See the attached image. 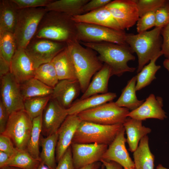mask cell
<instances>
[{
  "label": "cell",
  "mask_w": 169,
  "mask_h": 169,
  "mask_svg": "<svg viewBox=\"0 0 169 169\" xmlns=\"http://www.w3.org/2000/svg\"><path fill=\"white\" fill-rule=\"evenodd\" d=\"M79 42L83 46L92 49L99 54L98 58L100 60L110 67L111 76H120L125 72H133L136 70V68L128 65L129 61L136 59L128 44L121 45L106 42Z\"/></svg>",
  "instance_id": "1"
},
{
  "label": "cell",
  "mask_w": 169,
  "mask_h": 169,
  "mask_svg": "<svg viewBox=\"0 0 169 169\" xmlns=\"http://www.w3.org/2000/svg\"><path fill=\"white\" fill-rule=\"evenodd\" d=\"M75 22L72 17L54 11H48L42 19L34 38L67 43L76 38Z\"/></svg>",
  "instance_id": "2"
},
{
  "label": "cell",
  "mask_w": 169,
  "mask_h": 169,
  "mask_svg": "<svg viewBox=\"0 0 169 169\" xmlns=\"http://www.w3.org/2000/svg\"><path fill=\"white\" fill-rule=\"evenodd\" d=\"M75 69L76 78L84 93L92 77L102 67L103 64L94 50L82 45L75 38L66 43Z\"/></svg>",
  "instance_id": "3"
},
{
  "label": "cell",
  "mask_w": 169,
  "mask_h": 169,
  "mask_svg": "<svg viewBox=\"0 0 169 169\" xmlns=\"http://www.w3.org/2000/svg\"><path fill=\"white\" fill-rule=\"evenodd\" d=\"M162 28L155 27L150 31L137 34H126V43L138 57L137 73L153 59L163 55L161 51Z\"/></svg>",
  "instance_id": "4"
},
{
  "label": "cell",
  "mask_w": 169,
  "mask_h": 169,
  "mask_svg": "<svg viewBox=\"0 0 169 169\" xmlns=\"http://www.w3.org/2000/svg\"><path fill=\"white\" fill-rule=\"evenodd\" d=\"M123 127V124L105 125L81 121L72 143H96L109 146Z\"/></svg>",
  "instance_id": "5"
},
{
  "label": "cell",
  "mask_w": 169,
  "mask_h": 169,
  "mask_svg": "<svg viewBox=\"0 0 169 169\" xmlns=\"http://www.w3.org/2000/svg\"><path fill=\"white\" fill-rule=\"evenodd\" d=\"M48 11L44 7L18 10L14 33L17 48L24 49L34 37L43 17Z\"/></svg>",
  "instance_id": "6"
},
{
  "label": "cell",
  "mask_w": 169,
  "mask_h": 169,
  "mask_svg": "<svg viewBox=\"0 0 169 169\" xmlns=\"http://www.w3.org/2000/svg\"><path fill=\"white\" fill-rule=\"evenodd\" d=\"M75 26L76 38L79 42L88 43L106 42L127 44L125 42L127 33L124 30L82 23H76Z\"/></svg>",
  "instance_id": "7"
},
{
  "label": "cell",
  "mask_w": 169,
  "mask_h": 169,
  "mask_svg": "<svg viewBox=\"0 0 169 169\" xmlns=\"http://www.w3.org/2000/svg\"><path fill=\"white\" fill-rule=\"evenodd\" d=\"M129 112L128 109L120 107L111 101L84 111L77 115L81 121L113 125L123 124Z\"/></svg>",
  "instance_id": "8"
},
{
  "label": "cell",
  "mask_w": 169,
  "mask_h": 169,
  "mask_svg": "<svg viewBox=\"0 0 169 169\" xmlns=\"http://www.w3.org/2000/svg\"><path fill=\"white\" fill-rule=\"evenodd\" d=\"M32 126L33 120L24 110L15 112L9 115L3 134L10 138L16 148L26 149Z\"/></svg>",
  "instance_id": "9"
},
{
  "label": "cell",
  "mask_w": 169,
  "mask_h": 169,
  "mask_svg": "<svg viewBox=\"0 0 169 169\" xmlns=\"http://www.w3.org/2000/svg\"><path fill=\"white\" fill-rule=\"evenodd\" d=\"M67 46L66 43L33 37L24 50L36 69L42 64L52 61Z\"/></svg>",
  "instance_id": "10"
},
{
  "label": "cell",
  "mask_w": 169,
  "mask_h": 169,
  "mask_svg": "<svg viewBox=\"0 0 169 169\" xmlns=\"http://www.w3.org/2000/svg\"><path fill=\"white\" fill-rule=\"evenodd\" d=\"M0 101L9 114L24 110L20 84L9 73L0 78Z\"/></svg>",
  "instance_id": "11"
},
{
  "label": "cell",
  "mask_w": 169,
  "mask_h": 169,
  "mask_svg": "<svg viewBox=\"0 0 169 169\" xmlns=\"http://www.w3.org/2000/svg\"><path fill=\"white\" fill-rule=\"evenodd\" d=\"M108 146L96 143L71 145L72 158L74 169L100 161Z\"/></svg>",
  "instance_id": "12"
},
{
  "label": "cell",
  "mask_w": 169,
  "mask_h": 169,
  "mask_svg": "<svg viewBox=\"0 0 169 169\" xmlns=\"http://www.w3.org/2000/svg\"><path fill=\"white\" fill-rule=\"evenodd\" d=\"M121 29H129L140 18L135 0H115L105 6Z\"/></svg>",
  "instance_id": "13"
},
{
  "label": "cell",
  "mask_w": 169,
  "mask_h": 169,
  "mask_svg": "<svg viewBox=\"0 0 169 169\" xmlns=\"http://www.w3.org/2000/svg\"><path fill=\"white\" fill-rule=\"evenodd\" d=\"M68 115L67 109L51 98L42 114V134L47 137L57 133Z\"/></svg>",
  "instance_id": "14"
},
{
  "label": "cell",
  "mask_w": 169,
  "mask_h": 169,
  "mask_svg": "<svg viewBox=\"0 0 169 169\" xmlns=\"http://www.w3.org/2000/svg\"><path fill=\"white\" fill-rule=\"evenodd\" d=\"M125 130L123 127L114 140L108 146L102 159L112 161L118 163L124 169H131L135 167L134 163L126 149Z\"/></svg>",
  "instance_id": "15"
},
{
  "label": "cell",
  "mask_w": 169,
  "mask_h": 169,
  "mask_svg": "<svg viewBox=\"0 0 169 169\" xmlns=\"http://www.w3.org/2000/svg\"><path fill=\"white\" fill-rule=\"evenodd\" d=\"M35 68L24 49L17 48L10 62V73L19 84L34 77Z\"/></svg>",
  "instance_id": "16"
},
{
  "label": "cell",
  "mask_w": 169,
  "mask_h": 169,
  "mask_svg": "<svg viewBox=\"0 0 169 169\" xmlns=\"http://www.w3.org/2000/svg\"><path fill=\"white\" fill-rule=\"evenodd\" d=\"M163 106L162 98L159 96L156 97L152 94L139 107L130 111L127 117L141 121L149 118L163 120L167 118Z\"/></svg>",
  "instance_id": "17"
},
{
  "label": "cell",
  "mask_w": 169,
  "mask_h": 169,
  "mask_svg": "<svg viewBox=\"0 0 169 169\" xmlns=\"http://www.w3.org/2000/svg\"><path fill=\"white\" fill-rule=\"evenodd\" d=\"M81 121L77 115H68L58 129L56 150L57 162L59 161L71 146L76 130Z\"/></svg>",
  "instance_id": "18"
},
{
  "label": "cell",
  "mask_w": 169,
  "mask_h": 169,
  "mask_svg": "<svg viewBox=\"0 0 169 169\" xmlns=\"http://www.w3.org/2000/svg\"><path fill=\"white\" fill-rule=\"evenodd\" d=\"M81 89L77 79L59 80L53 88L51 98L68 109L79 95Z\"/></svg>",
  "instance_id": "19"
},
{
  "label": "cell",
  "mask_w": 169,
  "mask_h": 169,
  "mask_svg": "<svg viewBox=\"0 0 169 169\" xmlns=\"http://www.w3.org/2000/svg\"><path fill=\"white\" fill-rule=\"evenodd\" d=\"M72 18L76 23L92 24L117 30H122L105 6L85 13L73 17Z\"/></svg>",
  "instance_id": "20"
},
{
  "label": "cell",
  "mask_w": 169,
  "mask_h": 169,
  "mask_svg": "<svg viewBox=\"0 0 169 169\" xmlns=\"http://www.w3.org/2000/svg\"><path fill=\"white\" fill-rule=\"evenodd\" d=\"M123 125L126 134L129 150L133 152L137 148L141 140L150 133L151 130L143 125L142 121L129 117H127Z\"/></svg>",
  "instance_id": "21"
},
{
  "label": "cell",
  "mask_w": 169,
  "mask_h": 169,
  "mask_svg": "<svg viewBox=\"0 0 169 169\" xmlns=\"http://www.w3.org/2000/svg\"><path fill=\"white\" fill-rule=\"evenodd\" d=\"M52 62L59 80L77 79L74 65L67 46L53 59Z\"/></svg>",
  "instance_id": "22"
},
{
  "label": "cell",
  "mask_w": 169,
  "mask_h": 169,
  "mask_svg": "<svg viewBox=\"0 0 169 169\" xmlns=\"http://www.w3.org/2000/svg\"><path fill=\"white\" fill-rule=\"evenodd\" d=\"M116 97L115 93L108 92L93 95L74 102L67 109L68 115H77L80 112L112 101Z\"/></svg>",
  "instance_id": "23"
},
{
  "label": "cell",
  "mask_w": 169,
  "mask_h": 169,
  "mask_svg": "<svg viewBox=\"0 0 169 169\" xmlns=\"http://www.w3.org/2000/svg\"><path fill=\"white\" fill-rule=\"evenodd\" d=\"M111 76L110 67L104 64L102 68L95 74L92 81L79 99H83L99 94L108 93V83Z\"/></svg>",
  "instance_id": "24"
},
{
  "label": "cell",
  "mask_w": 169,
  "mask_h": 169,
  "mask_svg": "<svg viewBox=\"0 0 169 169\" xmlns=\"http://www.w3.org/2000/svg\"><path fill=\"white\" fill-rule=\"evenodd\" d=\"M133 156L136 169H154L155 156L150 149L147 135L141 140Z\"/></svg>",
  "instance_id": "25"
},
{
  "label": "cell",
  "mask_w": 169,
  "mask_h": 169,
  "mask_svg": "<svg viewBox=\"0 0 169 169\" xmlns=\"http://www.w3.org/2000/svg\"><path fill=\"white\" fill-rule=\"evenodd\" d=\"M18 10L11 0L0 1V31L14 33Z\"/></svg>",
  "instance_id": "26"
},
{
  "label": "cell",
  "mask_w": 169,
  "mask_h": 169,
  "mask_svg": "<svg viewBox=\"0 0 169 169\" xmlns=\"http://www.w3.org/2000/svg\"><path fill=\"white\" fill-rule=\"evenodd\" d=\"M58 139L57 132L49 136L43 137L41 136L40 145L42 151L40 154L41 162L50 169H55L56 162V150Z\"/></svg>",
  "instance_id": "27"
},
{
  "label": "cell",
  "mask_w": 169,
  "mask_h": 169,
  "mask_svg": "<svg viewBox=\"0 0 169 169\" xmlns=\"http://www.w3.org/2000/svg\"><path fill=\"white\" fill-rule=\"evenodd\" d=\"M24 100L30 98L51 96L53 88L33 77L20 84Z\"/></svg>",
  "instance_id": "28"
},
{
  "label": "cell",
  "mask_w": 169,
  "mask_h": 169,
  "mask_svg": "<svg viewBox=\"0 0 169 169\" xmlns=\"http://www.w3.org/2000/svg\"><path fill=\"white\" fill-rule=\"evenodd\" d=\"M89 0H53L44 8L48 11H54L66 14L71 17L83 14V6Z\"/></svg>",
  "instance_id": "29"
},
{
  "label": "cell",
  "mask_w": 169,
  "mask_h": 169,
  "mask_svg": "<svg viewBox=\"0 0 169 169\" xmlns=\"http://www.w3.org/2000/svg\"><path fill=\"white\" fill-rule=\"evenodd\" d=\"M136 76L133 77L127 82L123 89L121 94L115 102L118 106L128 109L131 111L139 107L144 102V100H138L136 95Z\"/></svg>",
  "instance_id": "30"
},
{
  "label": "cell",
  "mask_w": 169,
  "mask_h": 169,
  "mask_svg": "<svg viewBox=\"0 0 169 169\" xmlns=\"http://www.w3.org/2000/svg\"><path fill=\"white\" fill-rule=\"evenodd\" d=\"M14 154L11 157L5 166H12L22 169H38L42 162L33 157L26 149L16 148Z\"/></svg>",
  "instance_id": "31"
},
{
  "label": "cell",
  "mask_w": 169,
  "mask_h": 169,
  "mask_svg": "<svg viewBox=\"0 0 169 169\" xmlns=\"http://www.w3.org/2000/svg\"><path fill=\"white\" fill-rule=\"evenodd\" d=\"M160 56H157L151 59L136 75L137 81L136 88V91L148 86L156 79V73L161 68V66L156 64V61Z\"/></svg>",
  "instance_id": "32"
},
{
  "label": "cell",
  "mask_w": 169,
  "mask_h": 169,
  "mask_svg": "<svg viewBox=\"0 0 169 169\" xmlns=\"http://www.w3.org/2000/svg\"><path fill=\"white\" fill-rule=\"evenodd\" d=\"M42 115L33 120L32 130L26 149L33 157L40 160L39 146L42 131Z\"/></svg>",
  "instance_id": "33"
},
{
  "label": "cell",
  "mask_w": 169,
  "mask_h": 169,
  "mask_svg": "<svg viewBox=\"0 0 169 169\" xmlns=\"http://www.w3.org/2000/svg\"><path fill=\"white\" fill-rule=\"evenodd\" d=\"M17 48V43L13 33L0 31V57L10 64Z\"/></svg>",
  "instance_id": "34"
},
{
  "label": "cell",
  "mask_w": 169,
  "mask_h": 169,
  "mask_svg": "<svg viewBox=\"0 0 169 169\" xmlns=\"http://www.w3.org/2000/svg\"><path fill=\"white\" fill-rule=\"evenodd\" d=\"M34 77L53 88L59 81L52 61L42 64L35 69Z\"/></svg>",
  "instance_id": "35"
},
{
  "label": "cell",
  "mask_w": 169,
  "mask_h": 169,
  "mask_svg": "<svg viewBox=\"0 0 169 169\" xmlns=\"http://www.w3.org/2000/svg\"><path fill=\"white\" fill-rule=\"evenodd\" d=\"M51 98V96H49L24 100V110L33 120L42 114Z\"/></svg>",
  "instance_id": "36"
},
{
  "label": "cell",
  "mask_w": 169,
  "mask_h": 169,
  "mask_svg": "<svg viewBox=\"0 0 169 169\" xmlns=\"http://www.w3.org/2000/svg\"><path fill=\"white\" fill-rule=\"evenodd\" d=\"M140 17L151 12H155L164 5L165 0H135Z\"/></svg>",
  "instance_id": "37"
},
{
  "label": "cell",
  "mask_w": 169,
  "mask_h": 169,
  "mask_svg": "<svg viewBox=\"0 0 169 169\" xmlns=\"http://www.w3.org/2000/svg\"><path fill=\"white\" fill-rule=\"evenodd\" d=\"M136 23L138 33L147 31L153 27H155V12L147 13L140 17Z\"/></svg>",
  "instance_id": "38"
},
{
  "label": "cell",
  "mask_w": 169,
  "mask_h": 169,
  "mask_svg": "<svg viewBox=\"0 0 169 169\" xmlns=\"http://www.w3.org/2000/svg\"><path fill=\"white\" fill-rule=\"evenodd\" d=\"M155 27L163 28L169 24V2L155 12Z\"/></svg>",
  "instance_id": "39"
},
{
  "label": "cell",
  "mask_w": 169,
  "mask_h": 169,
  "mask_svg": "<svg viewBox=\"0 0 169 169\" xmlns=\"http://www.w3.org/2000/svg\"><path fill=\"white\" fill-rule=\"evenodd\" d=\"M18 9L45 7L53 0H11Z\"/></svg>",
  "instance_id": "40"
},
{
  "label": "cell",
  "mask_w": 169,
  "mask_h": 169,
  "mask_svg": "<svg viewBox=\"0 0 169 169\" xmlns=\"http://www.w3.org/2000/svg\"><path fill=\"white\" fill-rule=\"evenodd\" d=\"M16 149L9 137L3 134H0V151L5 152L11 157L15 153Z\"/></svg>",
  "instance_id": "41"
},
{
  "label": "cell",
  "mask_w": 169,
  "mask_h": 169,
  "mask_svg": "<svg viewBox=\"0 0 169 169\" xmlns=\"http://www.w3.org/2000/svg\"><path fill=\"white\" fill-rule=\"evenodd\" d=\"M58 163L55 169H74L71 146Z\"/></svg>",
  "instance_id": "42"
},
{
  "label": "cell",
  "mask_w": 169,
  "mask_h": 169,
  "mask_svg": "<svg viewBox=\"0 0 169 169\" xmlns=\"http://www.w3.org/2000/svg\"><path fill=\"white\" fill-rule=\"evenodd\" d=\"M162 41L161 51L166 59H169V24L162 28Z\"/></svg>",
  "instance_id": "43"
},
{
  "label": "cell",
  "mask_w": 169,
  "mask_h": 169,
  "mask_svg": "<svg viewBox=\"0 0 169 169\" xmlns=\"http://www.w3.org/2000/svg\"><path fill=\"white\" fill-rule=\"evenodd\" d=\"M111 1V0H89L82 8L83 14L105 6Z\"/></svg>",
  "instance_id": "44"
},
{
  "label": "cell",
  "mask_w": 169,
  "mask_h": 169,
  "mask_svg": "<svg viewBox=\"0 0 169 169\" xmlns=\"http://www.w3.org/2000/svg\"><path fill=\"white\" fill-rule=\"evenodd\" d=\"M9 115L2 103L0 101V133L4 131Z\"/></svg>",
  "instance_id": "45"
},
{
  "label": "cell",
  "mask_w": 169,
  "mask_h": 169,
  "mask_svg": "<svg viewBox=\"0 0 169 169\" xmlns=\"http://www.w3.org/2000/svg\"><path fill=\"white\" fill-rule=\"evenodd\" d=\"M10 64L0 57V78L10 73Z\"/></svg>",
  "instance_id": "46"
},
{
  "label": "cell",
  "mask_w": 169,
  "mask_h": 169,
  "mask_svg": "<svg viewBox=\"0 0 169 169\" xmlns=\"http://www.w3.org/2000/svg\"><path fill=\"white\" fill-rule=\"evenodd\" d=\"M100 162L104 165L105 169H124L120 165L113 161L102 159Z\"/></svg>",
  "instance_id": "47"
},
{
  "label": "cell",
  "mask_w": 169,
  "mask_h": 169,
  "mask_svg": "<svg viewBox=\"0 0 169 169\" xmlns=\"http://www.w3.org/2000/svg\"><path fill=\"white\" fill-rule=\"evenodd\" d=\"M10 157L7 154L0 151V168L5 166Z\"/></svg>",
  "instance_id": "48"
},
{
  "label": "cell",
  "mask_w": 169,
  "mask_h": 169,
  "mask_svg": "<svg viewBox=\"0 0 169 169\" xmlns=\"http://www.w3.org/2000/svg\"><path fill=\"white\" fill-rule=\"evenodd\" d=\"M102 164L99 162L89 164L78 169H99L100 168Z\"/></svg>",
  "instance_id": "49"
},
{
  "label": "cell",
  "mask_w": 169,
  "mask_h": 169,
  "mask_svg": "<svg viewBox=\"0 0 169 169\" xmlns=\"http://www.w3.org/2000/svg\"><path fill=\"white\" fill-rule=\"evenodd\" d=\"M163 65L164 67L169 72V59H165L163 62Z\"/></svg>",
  "instance_id": "50"
},
{
  "label": "cell",
  "mask_w": 169,
  "mask_h": 169,
  "mask_svg": "<svg viewBox=\"0 0 169 169\" xmlns=\"http://www.w3.org/2000/svg\"><path fill=\"white\" fill-rule=\"evenodd\" d=\"M0 168V169H22L18 167L12 166H5Z\"/></svg>",
  "instance_id": "51"
},
{
  "label": "cell",
  "mask_w": 169,
  "mask_h": 169,
  "mask_svg": "<svg viewBox=\"0 0 169 169\" xmlns=\"http://www.w3.org/2000/svg\"><path fill=\"white\" fill-rule=\"evenodd\" d=\"M38 169H50L47 166L44 165L42 163Z\"/></svg>",
  "instance_id": "52"
},
{
  "label": "cell",
  "mask_w": 169,
  "mask_h": 169,
  "mask_svg": "<svg viewBox=\"0 0 169 169\" xmlns=\"http://www.w3.org/2000/svg\"><path fill=\"white\" fill-rule=\"evenodd\" d=\"M156 169H169L164 167L161 164H159L156 167Z\"/></svg>",
  "instance_id": "53"
},
{
  "label": "cell",
  "mask_w": 169,
  "mask_h": 169,
  "mask_svg": "<svg viewBox=\"0 0 169 169\" xmlns=\"http://www.w3.org/2000/svg\"><path fill=\"white\" fill-rule=\"evenodd\" d=\"M100 169H105V167L103 164H102L101 166Z\"/></svg>",
  "instance_id": "54"
},
{
  "label": "cell",
  "mask_w": 169,
  "mask_h": 169,
  "mask_svg": "<svg viewBox=\"0 0 169 169\" xmlns=\"http://www.w3.org/2000/svg\"><path fill=\"white\" fill-rule=\"evenodd\" d=\"M131 169H136L135 168V167H133V168H131Z\"/></svg>",
  "instance_id": "55"
},
{
  "label": "cell",
  "mask_w": 169,
  "mask_h": 169,
  "mask_svg": "<svg viewBox=\"0 0 169 169\" xmlns=\"http://www.w3.org/2000/svg\"><path fill=\"white\" fill-rule=\"evenodd\" d=\"M169 2V0H168Z\"/></svg>",
  "instance_id": "56"
}]
</instances>
